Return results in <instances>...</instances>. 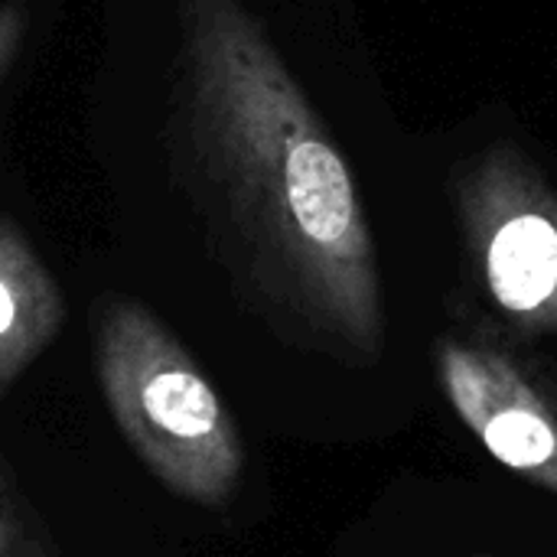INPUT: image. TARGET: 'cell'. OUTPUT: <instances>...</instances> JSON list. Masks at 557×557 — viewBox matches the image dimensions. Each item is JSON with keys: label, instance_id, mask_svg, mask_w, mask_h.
Returning <instances> with one entry per match:
<instances>
[{"label": "cell", "instance_id": "1", "mask_svg": "<svg viewBox=\"0 0 557 557\" xmlns=\"http://www.w3.org/2000/svg\"><path fill=\"white\" fill-rule=\"evenodd\" d=\"M193 121L209 176L258 255V281L333 356L375 362V245L343 153L238 0H180Z\"/></svg>", "mask_w": 557, "mask_h": 557}, {"label": "cell", "instance_id": "2", "mask_svg": "<svg viewBox=\"0 0 557 557\" xmlns=\"http://www.w3.org/2000/svg\"><path fill=\"white\" fill-rule=\"evenodd\" d=\"M95 375L124 444L163 490L202 509L235 496L245 473L238 421L189 349L144 304H98Z\"/></svg>", "mask_w": 557, "mask_h": 557}, {"label": "cell", "instance_id": "3", "mask_svg": "<svg viewBox=\"0 0 557 557\" xmlns=\"http://www.w3.org/2000/svg\"><path fill=\"white\" fill-rule=\"evenodd\" d=\"M480 287L519 336H557V193L512 147L490 150L457 186Z\"/></svg>", "mask_w": 557, "mask_h": 557}, {"label": "cell", "instance_id": "4", "mask_svg": "<svg viewBox=\"0 0 557 557\" xmlns=\"http://www.w3.org/2000/svg\"><path fill=\"white\" fill-rule=\"evenodd\" d=\"M444 398L486 454L557 496V375L516 346L480 333L434 343Z\"/></svg>", "mask_w": 557, "mask_h": 557}, {"label": "cell", "instance_id": "5", "mask_svg": "<svg viewBox=\"0 0 557 557\" xmlns=\"http://www.w3.org/2000/svg\"><path fill=\"white\" fill-rule=\"evenodd\" d=\"M65 323V300L33 245L13 222L0 228V395L52 346Z\"/></svg>", "mask_w": 557, "mask_h": 557}, {"label": "cell", "instance_id": "6", "mask_svg": "<svg viewBox=\"0 0 557 557\" xmlns=\"http://www.w3.org/2000/svg\"><path fill=\"white\" fill-rule=\"evenodd\" d=\"M0 557H59L10 460L0 463Z\"/></svg>", "mask_w": 557, "mask_h": 557}]
</instances>
